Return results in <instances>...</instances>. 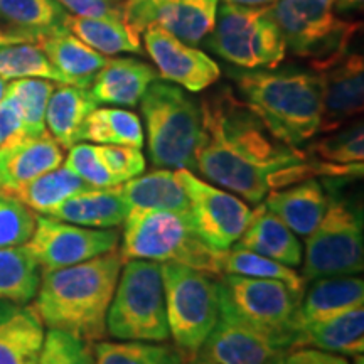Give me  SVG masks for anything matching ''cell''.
Masks as SVG:
<instances>
[{
    "label": "cell",
    "mask_w": 364,
    "mask_h": 364,
    "mask_svg": "<svg viewBox=\"0 0 364 364\" xmlns=\"http://www.w3.org/2000/svg\"><path fill=\"white\" fill-rule=\"evenodd\" d=\"M201 115L194 169L221 189L260 204L272 189L318 176L316 161L277 139L230 86L204 97Z\"/></svg>",
    "instance_id": "cell-1"
},
{
    "label": "cell",
    "mask_w": 364,
    "mask_h": 364,
    "mask_svg": "<svg viewBox=\"0 0 364 364\" xmlns=\"http://www.w3.org/2000/svg\"><path fill=\"white\" fill-rule=\"evenodd\" d=\"M122 267L120 252L112 250L78 265L41 273L34 307L44 326L91 343L103 341Z\"/></svg>",
    "instance_id": "cell-2"
},
{
    "label": "cell",
    "mask_w": 364,
    "mask_h": 364,
    "mask_svg": "<svg viewBox=\"0 0 364 364\" xmlns=\"http://www.w3.org/2000/svg\"><path fill=\"white\" fill-rule=\"evenodd\" d=\"M233 78L250 110L282 142L300 149L318 134L322 78L317 71L245 70Z\"/></svg>",
    "instance_id": "cell-3"
},
{
    "label": "cell",
    "mask_w": 364,
    "mask_h": 364,
    "mask_svg": "<svg viewBox=\"0 0 364 364\" xmlns=\"http://www.w3.org/2000/svg\"><path fill=\"white\" fill-rule=\"evenodd\" d=\"M120 255L124 262L179 263L218 277L223 275L221 263L225 252H216L204 243L194 230L189 215L132 208L124 221Z\"/></svg>",
    "instance_id": "cell-4"
},
{
    "label": "cell",
    "mask_w": 364,
    "mask_h": 364,
    "mask_svg": "<svg viewBox=\"0 0 364 364\" xmlns=\"http://www.w3.org/2000/svg\"><path fill=\"white\" fill-rule=\"evenodd\" d=\"M140 107L154 166L194 169L196 149L203 132L201 103L181 86L157 78L145 90Z\"/></svg>",
    "instance_id": "cell-5"
},
{
    "label": "cell",
    "mask_w": 364,
    "mask_h": 364,
    "mask_svg": "<svg viewBox=\"0 0 364 364\" xmlns=\"http://www.w3.org/2000/svg\"><path fill=\"white\" fill-rule=\"evenodd\" d=\"M304 292L277 280L221 275L218 280L220 316L248 327L273 344L292 351Z\"/></svg>",
    "instance_id": "cell-6"
},
{
    "label": "cell",
    "mask_w": 364,
    "mask_h": 364,
    "mask_svg": "<svg viewBox=\"0 0 364 364\" xmlns=\"http://www.w3.org/2000/svg\"><path fill=\"white\" fill-rule=\"evenodd\" d=\"M107 334L118 341L164 343L171 338L161 263L127 260L107 314Z\"/></svg>",
    "instance_id": "cell-7"
},
{
    "label": "cell",
    "mask_w": 364,
    "mask_h": 364,
    "mask_svg": "<svg viewBox=\"0 0 364 364\" xmlns=\"http://www.w3.org/2000/svg\"><path fill=\"white\" fill-rule=\"evenodd\" d=\"M267 14L279 27L285 48L309 59L314 71L348 51L359 27L338 17L334 0H277Z\"/></svg>",
    "instance_id": "cell-8"
},
{
    "label": "cell",
    "mask_w": 364,
    "mask_h": 364,
    "mask_svg": "<svg viewBox=\"0 0 364 364\" xmlns=\"http://www.w3.org/2000/svg\"><path fill=\"white\" fill-rule=\"evenodd\" d=\"M169 334L182 358L194 356L220 321L218 280L179 263H161Z\"/></svg>",
    "instance_id": "cell-9"
},
{
    "label": "cell",
    "mask_w": 364,
    "mask_h": 364,
    "mask_svg": "<svg viewBox=\"0 0 364 364\" xmlns=\"http://www.w3.org/2000/svg\"><path fill=\"white\" fill-rule=\"evenodd\" d=\"M206 48L241 70H270L284 61L287 48L267 7H243L225 2L206 38Z\"/></svg>",
    "instance_id": "cell-10"
},
{
    "label": "cell",
    "mask_w": 364,
    "mask_h": 364,
    "mask_svg": "<svg viewBox=\"0 0 364 364\" xmlns=\"http://www.w3.org/2000/svg\"><path fill=\"white\" fill-rule=\"evenodd\" d=\"M364 268V235L361 209L331 198L321 223L306 236L304 280L361 273Z\"/></svg>",
    "instance_id": "cell-11"
},
{
    "label": "cell",
    "mask_w": 364,
    "mask_h": 364,
    "mask_svg": "<svg viewBox=\"0 0 364 364\" xmlns=\"http://www.w3.org/2000/svg\"><path fill=\"white\" fill-rule=\"evenodd\" d=\"M176 176L189 198L191 223L204 243L216 252H226L238 243L252 218L247 203L199 179L189 169H176Z\"/></svg>",
    "instance_id": "cell-12"
},
{
    "label": "cell",
    "mask_w": 364,
    "mask_h": 364,
    "mask_svg": "<svg viewBox=\"0 0 364 364\" xmlns=\"http://www.w3.org/2000/svg\"><path fill=\"white\" fill-rule=\"evenodd\" d=\"M26 247L38 262L41 273H46L78 265L117 250L118 235L113 230L85 228L38 215L36 230Z\"/></svg>",
    "instance_id": "cell-13"
},
{
    "label": "cell",
    "mask_w": 364,
    "mask_h": 364,
    "mask_svg": "<svg viewBox=\"0 0 364 364\" xmlns=\"http://www.w3.org/2000/svg\"><path fill=\"white\" fill-rule=\"evenodd\" d=\"M220 0H127L122 19L142 34L159 27L189 46H198L211 34Z\"/></svg>",
    "instance_id": "cell-14"
},
{
    "label": "cell",
    "mask_w": 364,
    "mask_h": 364,
    "mask_svg": "<svg viewBox=\"0 0 364 364\" xmlns=\"http://www.w3.org/2000/svg\"><path fill=\"white\" fill-rule=\"evenodd\" d=\"M144 44L157 68L159 78L191 93H199L220 80L221 70L215 59L159 27L144 31Z\"/></svg>",
    "instance_id": "cell-15"
},
{
    "label": "cell",
    "mask_w": 364,
    "mask_h": 364,
    "mask_svg": "<svg viewBox=\"0 0 364 364\" xmlns=\"http://www.w3.org/2000/svg\"><path fill=\"white\" fill-rule=\"evenodd\" d=\"M317 73L322 78V118L318 132H336L363 112V56L344 51Z\"/></svg>",
    "instance_id": "cell-16"
},
{
    "label": "cell",
    "mask_w": 364,
    "mask_h": 364,
    "mask_svg": "<svg viewBox=\"0 0 364 364\" xmlns=\"http://www.w3.org/2000/svg\"><path fill=\"white\" fill-rule=\"evenodd\" d=\"M289 351L248 327L221 317L194 356L215 364H284Z\"/></svg>",
    "instance_id": "cell-17"
},
{
    "label": "cell",
    "mask_w": 364,
    "mask_h": 364,
    "mask_svg": "<svg viewBox=\"0 0 364 364\" xmlns=\"http://www.w3.org/2000/svg\"><path fill=\"white\" fill-rule=\"evenodd\" d=\"M65 154L56 140L46 132L43 135H22L0 147V176L4 193L63 166Z\"/></svg>",
    "instance_id": "cell-18"
},
{
    "label": "cell",
    "mask_w": 364,
    "mask_h": 364,
    "mask_svg": "<svg viewBox=\"0 0 364 364\" xmlns=\"http://www.w3.org/2000/svg\"><path fill=\"white\" fill-rule=\"evenodd\" d=\"M44 336L34 306L0 302V364H38Z\"/></svg>",
    "instance_id": "cell-19"
},
{
    "label": "cell",
    "mask_w": 364,
    "mask_h": 364,
    "mask_svg": "<svg viewBox=\"0 0 364 364\" xmlns=\"http://www.w3.org/2000/svg\"><path fill=\"white\" fill-rule=\"evenodd\" d=\"M159 78V73L147 63L134 58L108 59L90 85L97 103L115 107H136L145 90Z\"/></svg>",
    "instance_id": "cell-20"
},
{
    "label": "cell",
    "mask_w": 364,
    "mask_h": 364,
    "mask_svg": "<svg viewBox=\"0 0 364 364\" xmlns=\"http://www.w3.org/2000/svg\"><path fill=\"white\" fill-rule=\"evenodd\" d=\"M263 201L273 215L279 216L292 230V233L309 236L324 218L329 196L321 182L311 177L287 188L272 189Z\"/></svg>",
    "instance_id": "cell-21"
},
{
    "label": "cell",
    "mask_w": 364,
    "mask_h": 364,
    "mask_svg": "<svg viewBox=\"0 0 364 364\" xmlns=\"http://www.w3.org/2000/svg\"><path fill=\"white\" fill-rule=\"evenodd\" d=\"M130 208L120 193V184L112 188H90L63 201L49 215L56 220L85 228L112 230L124 225Z\"/></svg>",
    "instance_id": "cell-22"
},
{
    "label": "cell",
    "mask_w": 364,
    "mask_h": 364,
    "mask_svg": "<svg viewBox=\"0 0 364 364\" xmlns=\"http://www.w3.org/2000/svg\"><path fill=\"white\" fill-rule=\"evenodd\" d=\"M356 307H364V282L361 277L344 275L314 280V285L302 295L297 327L300 331L314 322L326 321Z\"/></svg>",
    "instance_id": "cell-23"
},
{
    "label": "cell",
    "mask_w": 364,
    "mask_h": 364,
    "mask_svg": "<svg viewBox=\"0 0 364 364\" xmlns=\"http://www.w3.org/2000/svg\"><path fill=\"white\" fill-rule=\"evenodd\" d=\"M236 245L287 267L302 263V245L297 235L262 203L252 211L248 226Z\"/></svg>",
    "instance_id": "cell-24"
},
{
    "label": "cell",
    "mask_w": 364,
    "mask_h": 364,
    "mask_svg": "<svg viewBox=\"0 0 364 364\" xmlns=\"http://www.w3.org/2000/svg\"><path fill=\"white\" fill-rule=\"evenodd\" d=\"M312 348L318 351L359 356L364 351V307L302 327L295 336L292 349Z\"/></svg>",
    "instance_id": "cell-25"
},
{
    "label": "cell",
    "mask_w": 364,
    "mask_h": 364,
    "mask_svg": "<svg viewBox=\"0 0 364 364\" xmlns=\"http://www.w3.org/2000/svg\"><path fill=\"white\" fill-rule=\"evenodd\" d=\"M88 88L59 85L54 88L46 108V130L63 150L83 142L86 118L97 108Z\"/></svg>",
    "instance_id": "cell-26"
},
{
    "label": "cell",
    "mask_w": 364,
    "mask_h": 364,
    "mask_svg": "<svg viewBox=\"0 0 364 364\" xmlns=\"http://www.w3.org/2000/svg\"><path fill=\"white\" fill-rule=\"evenodd\" d=\"M38 44L51 65L65 76L66 83L80 88H90L97 73L108 61L105 54L91 49L70 31L48 36Z\"/></svg>",
    "instance_id": "cell-27"
},
{
    "label": "cell",
    "mask_w": 364,
    "mask_h": 364,
    "mask_svg": "<svg viewBox=\"0 0 364 364\" xmlns=\"http://www.w3.org/2000/svg\"><path fill=\"white\" fill-rule=\"evenodd\" d=\"M120 193L130 209H161L189 215V198L172 169H157L127 181L120 184Z\"/></svg>",
    "instance_id": "cell-28"
},
{
    "label": "cell",
    "mask_w": 364,
    "mask_h": 364,
    "mask_svg": "<svg viewBox=\"0 0 364 364\" xmlns=\"http://www.w3.org/2000/svg\"><path fill=\"white\" fill-rule=\"evenodd\" d=\"M68 16L56 0H0V22L36 44L68 31Z\"/></svg>",
    "instance_id": "cell-29"
},
{
    "label": "cell",
    "mask_w": 364,
    "mask_h": 364,
    "mask_svg": "<svg viewBox=\"0 0 364 364\" xmlns=\"http://www.w3.org/2000/svg\"><path fill=\"white\" fill-rule=\"evenodd\" d=\"M66 29L102 54L142 53L140 34L124 22V19H97V17H80L70 14Z\"/></svg>",
    "instance_id": "cell-30"
},
{
    "label": "cell",
    "mask_w": 364,
    "mask_h": 364,
    "mask_svg": "<svg viewBox=\"0 0 364 364\" xmlns=\"http://www.w3.org/2000/svg\"><path fill=\"white\" fill-rule=\"evenodd\" d=\"M90 188L93 186L85 182L68 167L59 166L56 169L19 186L9 194L16 196L21 203H24L38 215H49L68 198Z\"/></svg>",
    "instance_id": "cell-31"
},
{
    "label": "cell",
    "mask_w": 364,
    "mask_h": 364,
    "mask_svg": "<svg viewBox=\"0 0 364 364\" xmlns=\"http://www.w3.org/2000/svg\"><path fill=\"white\" fill-rule=\"evenodd\" d=\"M41 284V268L27 247L0 250V302L29 304Z\"/></svg>",
    "instance_id": "cell-32"
},
{
    "label": "cell",
    "mask_w": 364,
    "mask_h": 364,
    "mask_svg": "<svg viewBox=\"0 0 364 364\" xmlns=\"http://www.w3.org/2000/svg\"><path fill=\"white\" fill-rule=\"evenodd\" d=\"M83 140L100 145H127L142 149L145 135L142 122L124 108H95L86 118Z\"/></svg>",
    "instance_id": "cell-33"
},
{
    "label": "cell",
    "mask_w": 364,
    "mask_h": 364,
    "mask_svg": "<svg viewBox=\"0 0 364 364\" xmlns=\"http://www.w3.org/2000/svg\"><path fill=\"white\" fill-rule=\"evenodd\" d=\"M221 272L223 275L277 280L289 285L295 292H306L307 282L292 267H287L284 263L263 257L260 253L250 252V250L240 247V245L226 250L225 257H223Z\"/></svg>",
    "instance_id": "cell-34"
},
{
    "label": "cell",
    "mask_w": 364,
    "mask_h": 364,
    "mask_svg": "<svg viewBox=\"0 0 364 364\" xmlns=\"http://www.w3.org/2000/svg\"><path fill=\"white\" fill-rule=\"evenodd\" d=\"M0 78H43L58 85H68L65 76L51 65L39 44L17 43L0 46Z\"/></svg>",
    "instance_id": "cell-35"
},
{
    "label": "cell",
    "mask_w": 364,
    "mask_h": 364,
    "mask_svg": "<svg viewBox=\"0 0 364 364\" xmlns=\"http://www.w3.org/2000/svg\"><path fill=\"white\" fill-rule=\"evenodd\" d=\"M58 83L43 78H22L7 83L6 97L19 110L26 135L46 134V108Z\"/></svg>",
    "instance_id": "cell-36"
},
{
    "label": "cell",
    "mask_w": 364,
    "mask_h": 364,
    "mask_svg": "<svg viewBox=\"0 0 364 364\" xmlns=\"http://www.w3.org/2000/svg\"><path fill=\"white\" fill-rule=\"evenodd\" d=\"M95 364H182L181 353L174 348L144 341H98Z\"/></svg>",
    "instance_id": "cell-37"
},
{
    "label": "cell",
    "mask_w": 364,
    "mask_h": 364,
    "mask_svg": "<svg viewBox=\"0 0 364 364\" xmlns=\"http://www.w3.org/2000/svg\"><path fill=\"white\" fill-rule=\"evenodd\" d=\"M312 159L334 166H358L364 161V130L363 124H354L338 134L317 140L311 147Z\"/></svg>",
    "instance_id": "cell-38"
},
{
    "label": "cell",
    "mask_w": 364,
    "mask_h": 364,
    "mask_svg": "<svg viewBox=\"0 0 364 364\" xmlns=\"http://www.w3.org/2000/svg\"><path fill=\"white\" fill-rule=\"evenodd\" d=\"M36 218L16 196L0 191V250L24 247L36 230Z\"/></svg>",
    "instance_id": "cell-39"
},
{
    "label": "cell",
    "mask_w": 364,
    "mask_h": 364,
    "mask_svg": "<svg viewBox=\"0 0 364 364\" xmlns=\"http://www.w3.org/2000/svg\"><path fill=\"white\" fill-rule=\"evenodd\" d=\"M91 341L70 332L49 329L44 336L38 364H95V348Z\"/></svg>",
    "instance_id": "cell-40"
},
{
    "label": "cell",
    "mask_w": 364,
    "mask_h": 364,
    "mask_svg": "<svg viewBox=\"0 0 364 364\" xmlns=\"http://www.w3.org/2000/svg\"><path fill=\"white\" fill-rule=\"evenodd\" d=\"M65 167L75 172L93 188H112L118 186L98 156L97 145L76 144L70 149Z\"/></svg>",
    "instance_id": "cell-41"
},
{
    "label": "cell",
    "mask_w": 364,
    "mask_h": 364,
    "mask_svg": "<svg viewBox=\"0 0 364 364\" xmlns=\"http://www.w3.org/2000/svg\"><path fill=\"white\" fill-rule=\"evenodd\" d=\"M98 156L117 184L135 179L145 172V157L140 149L127 145H97Z\"/></svg>",
    "instance_id": "cell-42"
},
{
    "label": "cell",
    "mask_w": 364,
    "mask_h": 364,
    "mask_svg": "<svg viewBox=\"0 0 364 364\" xmlns=\"http://www.w3.org/2000/svg\"><path fill=\"white\" fill-rule=\"evenodd\" d=\"M68 14L97 19H122V6L112 0H56Z\"/></svg>",
    "instance_id": "cell-43"
},
{
    "label": "cell",
    "mask_w": 364,
    "mask_h": 364,
    "mask_svg": "<svg viewBox=\"0 0 364 364\" xmlns=\"http://www.w3.org/2000/svg\"><path fill=\"white\" fill-rule=\"evenodd\" d=\"M26 135L19 110L7 97L0 103V147Z\"/></svg>",
    "instance_id": "cell-44"
},
{
    "label": "cell",
    "mask_w": 364,
    "mask_h": 364,
    "mask_svg": "<svg viewBox=\"0 0 364 364\" xmlns=\"http://www.w3.org/2000/svg\"><path fill=\"white\" fill-rule=\"evenodd\" d=\"M284 364H349V361L341 354L318 351L312 348H300L292 349L287 354Z\"/></svg>",
    "instance_id": "cell-45"
},
{
    "label": "cell",
    "mask_w": 364,
    "mask_h": 364,
    "mask_svg": "<svg viewBox=\"0 0 364 364\" xmlns=\"http://www.w3.org/2000/svg\"><path fill=\"white\" fill-rule=\"evenodd\" d=\"M17 43H31V41L27 39L26 36H22L19 33H16V31L9 29L6 24H2V22H0V46L17 44Z\"/></svg>",
    "instance_id": "cell-46"
},
{
    "label": "cell",
    "mask_w": 364,
    "mask_h": 364,
    "mask_svg": "<svg viewBox=\"0 0 364 364\" xmlns=\"http://www.w3.org/2000/svg\"><path fill=\"white\" fill-rule=\"evenodd\" d=\"M364 0H334L336 12H361Z\"/></svg>",
    "instance_id": "cell-47"
},
{
    "label": "cell",
    "mask_w": 364,
    "mask_h": 364,
    "mask_svg": "<svg viewBox=\"0 0 364 364\" xmlns=\"http://www.w3.org/2000/svg\"><path fill=\"white\" fill-rule=\"evenodd\" d=\"M226 2L243 7H268L272 4H275L277 0H226Z\"/></svg>",
    "instance_id": "cell-48"
},
{
    "label": "cell",
    "mask_w": 364,
    "mask_h": 364,
    "mask_svg": "<svg viewBox=\"0 0 364 364\" xmlns=\"http://www.w3.org/2000/svg\"><path fill=\"white\" fill-rule=\"evenodd\" d=\"M182 364H215V363L204 361V359L198 356H189V358H182Z\"/></svg>",
    "instance_id": "cell-49"
},
{
    "label": "cell",
    "mask_w": 364,
    "mask_h": 364,
    "mask_svg": "<svg viewBox=\"0 0 364 364\" xmlns=\"http://www.w3.org/2000/svg\"><path fill=\"white\" fill-rule=\"evenodd\" d=\"M6 91H7V81L0 78V103H2V100L6 98Z\"/></svg>",
    "instance_id": "cell-50"
},
{
    "label": "cell",
    "mask_w": 364,
    "mask_h": 364,
    "mask_svg": "<svg viewBox=\"0 0 364 364\" xmlns=\"http://www.w3.org/2000/svg\"><path fill=\"white\" fill-rule=\"evenodd\" d=\"M349 364H364V358H363V354H359V356H354L353 363H349Z\"/></svg>",
    "instance_id": "cell-51"
},
{
    "label": "cell",
    "mask_w": 364,
    "mask_h": 364,
    "mask_svg": "<svg viewBox=\"0 0 364 364\" xmlns=\"http://www.w3.org/2000/svg\"><path fill=\"white\" fill-rule=\"evenodd\" d=\"M4 188H6V186H4V179L2 176H0V191H4Z\"/></svg>",
    "instance_id": "cell-52"
},
{
    "label": "cell",
    "mask_w": 364,
    "mask_h": 364,
    "mask_svg": "<svg viewBox=\"0 0 364 364\" xmlns=\"http://www.w3.org/2000/svg\"><path fill=\"white\" fill-rule=\"evenodd\" d=\"M112 2H118V0H112Z\"/></svg>",
    "instance_id": "cell-53"
}]
</instances>
